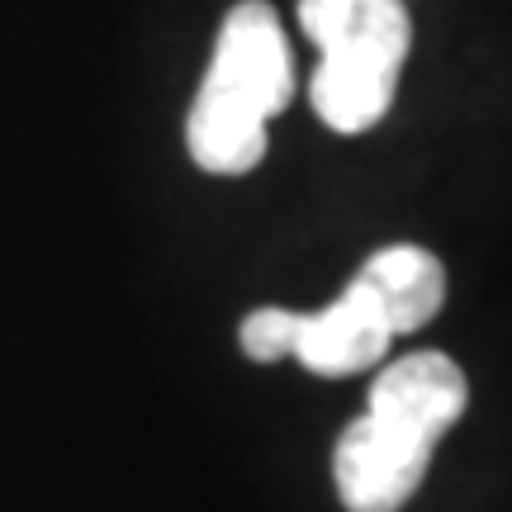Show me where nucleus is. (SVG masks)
Returning a JSON list of instances; mask_svg holds the SVG:
<instances>
[{"label":"nucleus","instance_id":"423d86ee","mask_svg":"<svg viewBox=\"0 0 512 512\" xmlns=\"http://www.w3.org/2000/svg\"><path fill=\"white\" fill-rule=\"evenodd\" d=\"M351 280L370 294V304L380 309L394 337L427 328L446 304V266L427 247H408V242L375 252Z\"/></svg>","mask_w":512,"mask_h":512},{"label":"nucleus","instance_id":"20e7f679","mask_svg":"<svg viewBox=\"0 0 512 512\" xmlns=\"http://www.w3.org/2000/svg\"><path fill=\"white\" fill-rule=\"evenodd\" d=\"M394 342L389 323L380 309L370 304V294L351 280L347 290L318 313H294L290 323V356L313 375H361V370L380 366L384 351Z\"/></svg>","mask_w":512,"mask_h":512},{"label":"nucleus","instance_id":"39448f33","mask_svg":"<svg viewBox=\"0 0 512 512\" xmlns=\"http://www.w3.org/2000/svg\"><path fill=\"white\" fill-rule=\"evenodd\" d=\"M299 24L323 57L403 67L413 48V19L403 0H299Z\"/></svg>","mask_w":512,"mask_h":512},{"label":"nucleus","instance_id":"f03ea898","mask_svg":"<svg viewBox=\"0 0 512 512\" xmlns=\"http://www.w3.org/2000/svg\"><path fill=\"white\" fill-rule=\"evenodd\" d=\"M470 403L465 370L446 351H413L394 366H384L370 384L366 418L399 432L413 446L437 451V441L451 432Z\"/></svg>","mask_w":512,"mask_h":512},{"label":"nucleus","instance_id":"7ed1b4c3","mask_svg":"<svg viewBox=\"0 0 512 512\" xmlns=\"http://www.w3.org/2000/svg\"><path fill=\"white\" fill-rule=\"evenodd\" d=\"M427 465H432V451L394 437L389 427L361 413L337 441L332 479L347 512H399L427 479Z\"/></svg>","mask_w":512,"mask_h":512},{"label":"nucleus","instance_id":"6e6552de","mask_svg":"<svg viewBox=\"0 0 512 512\" xmlns=\"http://www.w3.org/2000/svg\"><path fill=\"white\" fill-rule=\"evenodd\" d=\"M290 323L294 313L290 309H252L242 318V332L238 342L242 351L252 356V361H280V356H290Z\"/></svg>","mask_w":512,"mask_h":512},{"label":"nucleus","instance_id":"0eeeda50","mask_svg":"<svg viewBox=\"0 0 512 512\" xmlns=\"http://www.w3.org/2000/svg\"><path fill=\"white\" fill-rule=\"evenodd\" d=\"M399 72L403 67L370 62V57H323L313 72L309 100L332 133H366L394 105Z\"/></svg>","mask_w":512,"mask_h":512},{"label":"nucleus","instance_id":"f257e3e1","mask_svg":"<svg viewBox=\"0 0 512 512\" xmlns=\"http://www.w3.org/2000/svg\"><path fill=\"white\" fill-rule=\"evenodd\" d=\"M294 67L290 43L266 0H238L219 24L209 72H204L185 147L209 176H247L266 157V124L290 105Z\"/></svg>","mask_w":512,"mask_h":512}]
</instances>
